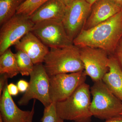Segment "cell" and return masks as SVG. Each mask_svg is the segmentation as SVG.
Wrapping results in <instances>:
<instances>
[{"mask_svg": "<svg viewBox=\"0 0 122 122\" xmlns=\"http://www.w3.org/2000/svg\"><path fill=\"white\" fill-rule=\"evenodd\" d=\"M20 73L15 56L10 48L0 56V74L12 78Z\"/></svg>", "mask_w": 122, "mask_h": 122, "instance_id": "2e32d148", "label": "cell"}, {"mask_svg": "<svg viewBox=\"0 0 122 122\" xmlns=\"http://www.w3.org/2000/svg\"><path fill=\"white\" fill-rule=\"evenodd\" d=\"M90 87L85 82L65 100L56 103L57 113L64 120L74 122H91Z\"/></svg>", "mask_w": 122, "mask_h": 122, "instance_id": "7a4b0ae2", "label": "cell"}, {"mask_svg": "<svg viewBox=\"0 0 122 122\" xmlns=\"http://www.w3.org/2000/svg\"><path fill=\"white\" fill-rule=\"evenodd\" d=\"M16 49L26 53L34 65L42 63L49 50L32 32L26 34L14 45Z\"/></svg>", "mask_w": 122, "mask_h": 122, "instance_id": "4fadbf2b", "label": "cell"}, {"mask_svg": "<svg viewBox=\"0 0 122 122\" xmlns=\"http://www.w3.org/2000/svg\"><path fill=\"white\" fill-rule=\"evenodd\" d=\"M8 78L5 75H0V96L2 94V91L4 90L5 86L8 82Z\"/></svg>", "mask_w": 122, "mask_h": 122, "instance_id": "cb8c5ba5", "label": "cell"}, {"mask_svg": "<svg viewBox=\"0 0 122 122\" xmlns=\"http://www.w3.org/2000/svg\"><path fill=\"white\" fill-rule=\"evenodd\" d=\"M85 0L87 1V2H88L89 4H90L92 5L94 2H95L97 0Z\"/></svg>", "mask_w": 122, "mask_h": 122, "instance_id": "83f0119b", "label": "cell"}, {"mask_svg": "<svg viewBox=\"0 0 122 122\" xmlns=\"http://www.w3.org/2000/svg\"><path fill=\"white\" fill-rule=\"evenodd\" d=\"M41 122H65L58 115L56 107V103H52L47 107H45Z\"/></svg>", "mask_w": 122, "mask_h": 122, "instance_id": "ffe728a7", "label": "cell"}, {"mask_svg": "<svg viewBox=\"0 0 122 122\" xmlns=\"http://www.w3.org/2000/svg\"><path fill=\"white\" fill-rule=\"evenodd\" d=\"M91 7L85 0H76L66 7L62 22L66 34L72 41L83 29Z\"/></svg>", "mask_w": 122, "mask_h": 122, "instance_id": "30bf717a", "label": "cell"}, {"mask_svg": "<svg viewBox=\"0 0 122 122\" xmlns=\"http://www.w3.org/2000/svg\"><path fill=\"white\" fill-rule=\"evenodd\" d=\"M122 38V10L93 28L82 29L73 42L79 48H98L111 55Z\"/></svg>", "mask_w": 122, "mask_h": 122, "instance_id": "6da1fadb", "label": "cell"}, {"mask_svg": "<svg viewBox=\"0 0 122 122\" xmlns=\"http://www.w3.org/2000/svg\"><path fill=\"white\" fill-rule=\"evenodd\" d=\"M122 10L112 0H97L92 5L91 11L83 29H88L104 22Z\"/></svg>", "mask_w": 122, "mask_h": 122, "instance_id": "7c38bea8", "label": "cell"}, {"mask_svg": "<svg viewBox=\"0 0 122 122\" xmlns=\"http://www.w3.org/2000/svg\"><path fill=\"white\" fill-rule=\"evenodd\" d=\"M84 71L94 82L102 80L109 70V55L98 48L86 47L79 48Z\"/></svg>", "mask_w": 122, "mask_h": 122, "instance_id": "9c48e42d", "label": "cell"}, {"mask_svg": "<svg viewBox=\"0 0 122 122\" xmlns=\"http://www.w3.org/2000/svg\"><path fill=\"white\" fill-rule=\"evenodd\" d=\"M28 88L18 103L20 106H26L31 99H37L45 107L52 103L50 98V77L42 63L34 65L30 74Z\"/></svg>", "mask_w": 122, "mask_h": 122, "instance_id": "5b68a950", "label": "cell"}, {"mask_svg": "<svg viewBox=\"0 0 122 122\" xmlns=\"http://www.w3.org/2000/svg\"><path fill=\"white\" fill-rule=\"evenodd\" d=\"M120 115H122V112H121V113H120Z\"/></svg>", "mask_w": 122, "mask_h": 122, "instance_id": "4dcf8cb0", "label": "cell"}, {"mask_svg": "<svg viewBox=\"0 0 122 122\" xmlns=\"http://www.w3.org/2000/svg\"><path fill=\"white\" fill-rule=\"evenodd\" d=\"M112 1L122 9V0H112Z\"/></svg>", "mask_w": 122, "mask_h": 122, "instance_id": "4316f807", "label": "cell"}, {"mask_svg": "<svg viewBox=\"0 0 122 122\" xmlns=\"http://www.w3.org/2000/svg\"><path fill=\"white\" fill-rule=\"evenodd\" d=\"M113 55L117 59L122 70V38L116 49Z\"/></svg>", "mask_w": 122, "mask_h": 122, "instance_id": "44dd1931", "label": "cell"}, {"mask_svg": "<svg viewBox=\"0 0 122 122\" xmlns=\"http://www.w3.org/2000/svg\"><path fill=\"white\" fill-rule=\"evenodd\" d=\"M18 88L20 92L23 93L25 92L28 89L29 86V82L24 80H20L17 83Z\"/></svg>", "mask_w": 122, "mask_h": 122, "instance_id": "603a6c76", "label": "cell"}, {"mask_svg": "<svg viewBox=\"0 0 122 122\" xmlns=\"http://www.w3.org/2000/svg\"><path fill=\"white\" fill-rule=\"evenodd\" d=\"M66 8L61 0H49L29 17L34 24L45 21H62Z\"/></svg>", "mask_w": 122, "mask_h": 122, "instance_id": "5bb4252c", "label": "cell"}, {"mask_svg": "<svg viewBox=\"0 0 122 122\" xmlns=\"http://www.w3.org/2000/svg\"><path fill=\"white\" fill-rule=\"evenodd\" d=\"M0 122H4L2 120V118L1 116H0Z\"/></svg>", "mask_w": 122, "mask_h": 122, "instance_id": "f546056e", "label": "cell"}, {"mask_svg": "<svg viewBox=\"0 0 122 122\" xmlns=\"http://www.w3.org/2000/svg\"><path fill=\"white\" fill-rule=\"evenodd\" d=\"M15 56L20 73L22 76H30L35 65L30 57L21 50H17Z\"/></svg>", "mask_w": 122, "mask_h": 122, "instance_id": "ac0fdd59", "label": "cell"}, {"mask_svg": "<svg viewBox=\"0 0 122 122\" xmlns=\"http://www.w3.org/2000/svg\"><path fill=\"white\" fill-rule=\"evenodd\" d=\"M32 32L50 48H61L73 44L61 21L48 20L36 23Z\"/></svg>", "mask_w": 122, "mask_h": 122, "instance_id": "ba28073f", "label": "cell"}, {"mask_svg": "<svg viewBox=\"0 0 122 122\" xmlns=\"http://www.w3.org/2000/svg\"><path fill=\"white\" fill-rule=\"evenodd\" d=\"M34 115V114H33L31 116L30 118L29 119L28 121L27 122H32L33 118V117Z\"/></svg>", "mask_w": 122, "mask_h": 122, "instance_id": "f1b7e54d", "label": "cell"}, {"mask_svg": "<svg viewBox=\"0 0 122 122\" xmlns=\"http://www.w3.org/2000/svg\"><path fill=\"white\" fill-rule=\"evenodd\" d=\"M108 66L109 70L102 81L122 102V70L113 55H109Z\"/></svg>", "mask_w": 122, "mask_h": 122, "instance_id": "9a60e30c", "label": "cell"}, {"mask_svg": "<svg viewBox=\"0 0 122 122\" xmlns=\"http://www.w3.org/2000/svg\"><path fill=\"white\" fill-rule=\"evenodd\" d=\"M104 122H122V115H119L106 120Z\"/></svg>", "mask_w": 122, "mask_h": 122, "instance_id": "d4e9b609", "label": "cell"}, {"mask_svg": "<svg viewBox=\"0 0 122 122\" xmlns=\"http://www.w3.org/2000/svg\"><path fill=\"white\" fill-rule=\"evenodd\" d=\"M8 82L0 98V116L4 122H27L35 112V99L32 110L23 111L18 107L8 92Z\"/></svg>", "mask_w": 122, "mask_h": 122, "instance_id": "8fae6325", "label": "cell"}, {"mask_svg": "<svg viewBox=\"0 0 122 122\" xmlns=\"http://www.w3.org/2000/svg\"><path fill=\"white\" fill-rule=\"evenodd\" d=\"M7 88L9 94L11 96H16L20 92L17 86L13 83L8 84Z\"/></svg>", "mask_w": 122, "mask_h": 122, "instance_id": "7402d4cb", "label": "cell"}, {"mask_svg": "<svg viewBox=\"0 0 122 122\" xmlns=\"http://www.w3.org/2000/svg\"><path fill=\"white\" fill-rule=\"evenodd\" d=\"M92 96L91 111L93 116L107 120L120 115L122 102L106 86L102 80L94 82L90 88Z\"/></svg>", "mask_w": 122, "mask_h": 122, "instance_id": "277c9868", "label": "cell"}, {"mask_svg": "<svg viewBox=\"0 0 122 122\" xmlns=\"http://www.w3.org/2000/svg\"><path fill=\"white\" fill-rule=\"evenodd\" d=\"M85 71L61 74L50 77V98L51 103L68 98L86 78Z\"/></svg>", "mask_w": 122, "mask_h": 122, "instance_id": "52a82bcc", "label": "cell"}, {"mask_svg": "<svg viewBox=\"0 0 122 122\" xmlns=\"http://www.w3.org/2000/svg\"><path fill=\"white\" fill-rule=\"evenodd\" d=\"M66 7H69L76 0H61Z\"/></svg>", "mask_w": 122, "mask_h": 122, "instance_id": "484cf974", "label": "cell"}, {"mask_svg": "<svg viewBox=\"0 0 122 122\" xmlns=\"http://www.w3.org/2000/svg\"><path fill=\"white\" fill-rule=\"evenodd\" d=\"M44 66L51 76L84 71L80 49L73 44L61 48H50L44 59Z\"/></svg>", "mask_w": 122, "mask_h": 122, "instance_id": "3957f363", "label": "cell"}, {"mask_svg": "<svg viewBox=\"0 0 122 122\" xmlns=\"http://www.w3.org/2000/svg\"><path fill=\"white\" fill-rule=\"evenodd\" d=\"M49 0H25L17 9L16 14L30 16Z\"/></svg>", "mask_w": 122, "mask_h": 122, "instance_id": "d6986e66", "label": "cell"}, {"mask_svg": "<svg viewBox=\"0 0 122 122\" xmlns=\"http://www.w3.org/2000/svg\"><path fill=\"white\" fill-rule=\"evenodd\" d=\"M25 0H0V25L15 15Z\"/></svg>", "mask_w": 122, "mask_h": 122, "instance_id": "e0dca14e", "label": "cell"}, {"mask_svg": "<svg viewBox=\"0 0 122 122\" xmlns=\"http://www.w3.org/2000/svg\"></svg>", "mask_w": 122, "mask_h": 122, "instance_id": "1f68e13d", "label": "cell"}, {"mask_svg": "<svg viewBox=\"0 0 122 122\" xmlns=\"http://www.w3.org/2000/svg\"><path fill=\"white\" fill-rule=\"evenodd\" d=\"M34 25L29 17L17 14L5 22L0 30V55L32 32Z\"/></svg>", "mask_w": 122, "mask_h": 122, "instance_id": "8992f818", "label": "cell"}]
</instances>
